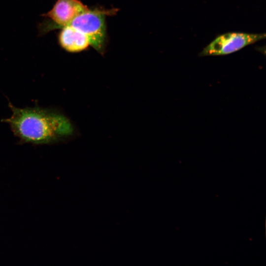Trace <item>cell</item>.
<instances>
[{
	"instance_id": "6da1fadb",
	"label": "cell",
	"mask_w": 266,
	"mask_h": 266,
	"mask_svg": "<svg viewBox=\"0 0 266 266\" xmlns=\"http://www.w3.org/2000/svg\"><path fill=\"white\" fill-rule=\"evenodd\" d=\"M12 114L2 120L21 143L50 144L66 143L81 136L75 123L56 108L17 107L9 103Z\"/></svg>"
},
{
	"instance_id": "7a4b0ae2",
	"label": "cell",
	"mask_w": 266,
	"mask_h": 266,
	"mask_svg": "<svg viewBox=\"0 0 266 266\" xmlns=\"http://www.w3.org/2000/svg\"><path fill=\"white\" fill-rule=\"evenodd\" d=\"M117 11L116 8H88L75 17L69 25L85 34L90 46L103 56L107 42L106 17L115 14Z\"/></svg>"
},
{
	"instance_id": "3957f363",
	"label": "cell",
	"mask_w": 266,
	"mask_h": 266,
	"mask_svg": "<svg viewBox=\"0 0 266 266\" xmlns=\"http://www.w3.org/2000/svg\"><path fill=\"white\" fill-rule=\"evenodd\" d=\"M265 33H227L215 38L200 53V57L228 55L265 38Z\"/></svg>"
},
{
	"instance_id": "277c9868",
	"label": "cell",
	"mask_w": 266,
	"mask_h": 266,
	"mask_svg": "<svg viewBox=\"0 0 266 266\" xmlns=\"http://www.w3.org/2000/svg\"><path fill=\"white\" fill-rule=\"evenodd\" d=\"M88 8L79 0H57L50 10L41 15L46 20L40 26V33H45L68 25Z\"/></svg>"
},
{
	"instance_id": "5b68a950",
	"label": "cell",
	"mask_w": 266,
	"mask_h": 266,
	"mask_svg": "<svg viewBox=\"0 0 266 266\" xmlns=\"http://www.w3.org/2000/svg\"><path fill=\"white\" fill-rule=\"evenodd\" d=\"M58 35V42L66 51L76 53L87 49L90 46L88 37L78 29L68 25L61 28Z\"/></svg>"
}]
</instances>
